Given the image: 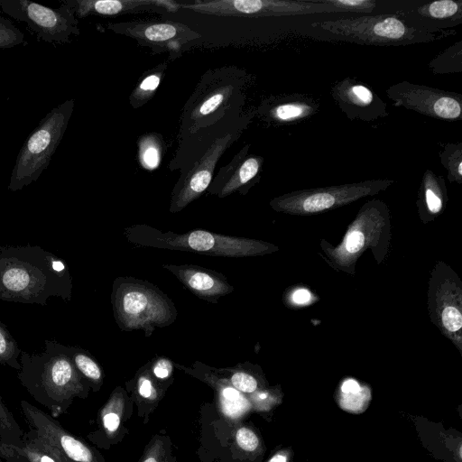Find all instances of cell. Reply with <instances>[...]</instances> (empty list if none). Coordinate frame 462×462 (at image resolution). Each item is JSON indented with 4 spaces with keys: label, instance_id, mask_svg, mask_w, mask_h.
<instances>
[{
    "label": "cell",
    "instance_id": "603a6c76",
    "mask_svg": "<svg viewBox=\"0 0 462 462\" xmlns=\"http://www.w3.org/2000/svg\"><path fill=\"white\" fill-rule=\"evenodd\" d=\"M22 350L7 328L0 322V365L20 370Z\"/></svg>",
    "mask_w": 462,
    "mask_h": 462
},
{
    "label": "cell",
    "instance_id": "d4e9b609",
    "mask_svg": "<svg viewBox=\"0 0 462 462\" xmlns=\"http://www.w3.org/2000/svg\"><path fill=\"white\" fill-rule=\"evenodd\" d=\"M23 42V33L10 20L0 16V49L13 48Z\"/></svg>",
    "mask_w": 462,
    "mask_h": 462
},
{
    "label": "cell",
    "instance_id": "484cf974",
    "mask_svg": "<svg viewBox=\"0 0 462 462\" xmlns=\"http://www.w3.org/2000/svg\"><path fill=\"white\" fill-rule=\"evenodd\" d=\"M338 96H340L342 100L346 99L347 103L359 106L370 105L374 98L371 90L359 84L342 88Z\"/></svg>",
    "mask_w": 462,
    "mask_h": 462
},
{
    "label": "cell",
    "instance_id": "3957f363",
    "mask_svg": "<svg viewBox=\"0 0 462 462\" xmlns=\"http://www.w3.org/2000/svg\"><path fill=\"white\" fill-rule=\"evenodd\" d=\"M20 365L21 384L54 418L65 413L75 397L88 394V385L75 368L68 346L45 340L40 354L22 350Z\"/></svg>",
    "mask_w": 462,
    "mask_h": 462
},
{
    "label": "cell",
    "instance_id": "9a60e30c",
    "mask_svg": "<svg viewBox=\"0 0 462 462\" xmlns=\"http://www.w3.org/2000/svg\"><path fill=\"white\" fill-rule=\"evenodd\" d=\"M77 18L89 15L116 17L144 13H174L179 3L172 0H63Z\"/></svg>",
    "mask_w": 462,
    "mask_h": 462
},
{
    "label": "cell",
    "instance_id": "277c9868",
    "mask_svg": "<svg viewBox=\"0 0 462 462\" xmlns=\"http://www.w3.org/2000/svg\"><path fill=\"white\" fill-rule=\"evenodd\" d=\"M126 241L138 247L194 252L212 256L248 257L277 250L272 244L245 237L217 234L202 229L177 234L146 224H134L123 229Z\"/></svg>",
    "mask_w": 462,
    "mask_h": 462
},
{
    "label": "cell",
    "instance_id": "8d00e7d4",
    "mask_svg": "<svg viewBox=\"0 0 462 462\" xmlns=\"http://www.w3.org/2000/svg\"><path fill=\"white\" fill-rule=\"evenodd\" d=\"M341 390L345 394L354 395L360 393L361 387L356 381L348 379L344 382Z\"/></svg>",
    "mask_w": 462,
    "mask_h": 462
},
{
    "label": "cell",
    "instance_id": "83f0119b",
    "mask_svg": "<svg viewBox=\"0 0 462 462\" xmlns=\"http://www.w3.org/2000/svg\"><path fill=\"white\" fill-rule=\"evenodd\" d=\"M229 382L234 388L243 393H253L258 386V382L253 374L238 368H234Z\"/></svg>",
    "mask_w": 462,
    "mask_h": 462
},
{
    "label": "cell",
    "instance_id": "d590c367",
    "mask_svg": "<svg viewBox=\"0 0 462 462\" xmlns=\"http://www.w3.org/2000/svg\"><path fill=\"white\" fill-rule=\"evenodd\" d=\"M223 402H236L242 399L241 393L238 390L231 386H226L221 392Z\"/></svg>",
    "mask_w": 462,
    "mask_h": 462
},
{
    "label": "cell",
    "instance_id": "ab89813d",
    "mask_svg": "<svg viewBox=\"0 0 462 462\" xmlns=\"http://www.w3.org/2000/svg\"><path fill=\"white\" fill-rule=\"evenodd\" d=\"M269 462H287V457L285 455L277 454L273 456Z\"/></svg>",
    "mask_w": 462,
    "mask_h": 462
},
{
    "label": "cell",
    "instance_id": "5b68a950",
    "mask_svg": "<svg viewBox=\"0 0 462 462\" xmlns=\"http://www.w3.org/2000/svg\"><path fill=\"white\" fill-rule=\"evenodd\" d=\"M114 319L122 331L143 330L151 337L156 328L171 325L178 310L171 299L153 283L130 276L116 277L112 283Z\"/></svg>",
    "mask_w": 462,
    "mask_h": 462
},
{
    "label": "cell",
    "instance_id": "e0dca14e",
    "mask_svg": "<svg viewBox=\"0 0 462 462\" xmlns=\"http://www.w3.org/2000/svg\"><path fill=\"white\" fill-rule=\"evenodd\" d=\"M0 453L5 462H64L58 450L32 428L23 432L18 447L0 442Z\"/></svg>",
    "mask_w": 462,
    "mask_h": 462
},
{
    "label": "cell",
    "instance_id": "7a4b0ae2",
    "mask_svg": "<svg viewBox=\"0 0 462 462\" xmlns=\"http://www.w3.org/2000/svg\"><path fill=\"white\" fill-rule=\"evenodd\" d=\"M67 263L37 245L0 247V300L47 305L51 297L72 298Z\"/></svg>",
    "mask_w": 462,
    "mask_h": 462
},
{
    "label": "cell",
    "instance_id": "f1b7e54d",
    "mask_svg": "<svg viewBox=\"0 0 462 462\" xmlns=\"http://www.w3.org/2000/svg\"><path fill=\"white\" fill-rule=\"evenodd\" d=\"M331 5L344 12H372L375 6V2L372 0H321Z\"/></svg>",
    "mask_w": 462,
    "mask_h": 462
},
{
    "label": "cell",
    "instance_id": "2e32d148",
    "mask_svg": "<svg viewBox=\"0 0 462 462\" xmlns=\"http://www.w3.org/2000/svg\"><path fill=\"white\" fill-rule=\"evenodd\" d=\"M162 268L172 273L189 291L209 303H217L235 290L226 277L215 270L188 263H163Z\"/></svg>",
    "mask_w": 462,
    "mask_h": 462
},
{
    "label": "cell",
    "instance_id": "8992f818",
    "mask_svg": "<svg viewBox=\"0 0 462 462\" xmlns=\"http://www.w3.org/2000/svg\"><path fill=\"white\" fill-rule=\"evenodd\" d=\"M74 98L52 108L23 143L12 170L8 190L17 191L36 181L49 166L74 110Z\"/></svg>",
    "mask_w": 462,
    "mask_h": 462
},
{
    "label": "cell",
    "instance_id": "4fadbf2b",
    "mask_svg": "<svg viewBox=\"0 0 462 462\" xmlns=\"http://www.w3.org/2000/svg\"><path fill=\"white\" fill-rule=\"evenodd\" d=\"M398 106L420 114L447 120L461 116V102L455 95L425 86L402 82L387 90Z\"/></svg>",
    "mask_w": 462,
    "mask_h": 462
},
{
    "label": "cell",
    "instance_id": "9c48e42d",
    "mask_svg": "<svg viewBox=\"0 0 462 462\" xmlns=\"http://www.w3.org/2000/svg\"><path fill=\"white\" fill-rule=\"evenodd\" d=\"M393 183L389 180H373L358 183L345 184L295 191L271 200L276 211L291 214H311L356 200L374 194Z\"/></svg>",
    "mask_w": 462,
    "mask_h": 462
},
{
    "label": "cell",
    "instance_id": "7c38bea8",
    "mask_svg": "<svg viewBox=\"0 0 462 462\" xmlns=\"http://www.w3.org/2000/svg\"><path fill=\"white\" fill-rule=\"evenodd\" d=\"M20 408L30 428L52 445L64 462H98L92 448L68 431L54 417L26 401L20 402Z\"/></svg>",
    "mask_w": 462,
    "mask_h": 462
},
{
    "label": "cell",
    "instance_id": "ffe728a7",
    "mask_svg": "<svg viewBox=\"0 0 462 462\" xmlns=\"http://www.w3.org/2000/svg\"><path fill=\"white\" fill-rule=\"evenodd\" d=\"M71 361L88 386H98L103 380V371L95 358L85 349L69 346Z\"/></svg>",
    "mask_w": 462,
    "mask_h": 462
},
{
    "label": "cell",
    "instance_id": "4dcf8cb0",
    "mask_svg": "<svg viewBox=\"0 0 462 462\" xmlns=\"http://www.w3.org/2000/svg\"><path fill=\"white\" fill-rule=\"evenodd\" d=\"M238 446L245 451H254L259 445L257 436L247 428H240L236 434Z\"/></svg>",
    "mask_w": 462,
    "mask_h": 462
},
{
    "label": "cell",
    "instance_id": "cb8c5ba5",
    "mask_svg": "<svg viewBox=\"0 0 462 462\" xmlns=\"http://www.w3.org/2000/svg\"><path fill=\"white\" fill-rule=\"evenodd\" d=\"M461 2L453 0H438L420 6L417 13L420 16L433 19H448L461 13Z\"/></svg>",
    "mask_w": 462,
    "mask_h": 462
},
{
    "label": "cell",
    "instance_id": "e575fe53",
    "mask_svg": "<svg viewBox=\"0 0 462 462\" xmlns=\"http://www.w3.org/2000/svg\"><path fill=\"white\" fill-rule=\"evenodd\" d=\"M102 421L108 432H115L119 427L120 417L116 412L108 411L103 415Z\"/></svg>",
    "mask_w": 462,
    "mask_h": 462
},
{
    "label": "cell",
    "instance_id": "6da1fadb",
    "mask_svg": "<svg viewBox=\"0 0 462 462\" xmlns=\"http://www.w3.org/2000/svg\"><path fill=\"white\" fill-rule=\"evenodd\" d=\"M247 76L236 66L205 72L183 106L178 134L179 146L169 164L180 174L198 161L218 138L247 126L250 115L243 113Z\"/></svg>",
    "mask_w": 462,
    "mask_h": 462
},
{
    "label": "cell",
    "instance_id": "30bf717a",
    "mask_svg": "<svg viewBox=\"0 0 462 462\" xmlns=\"http://www.w3.org/2000/svg\"><path fill=\"white\" fill-rule=\"evenodd\" d=\"M106 27L156 54L168 53L171 60L180 58L191 42L201 37L187 24L173 21L136 20L110 23Z\"/></svg>",
    "mask_w": 462,
    "mask_h": 462
},
{
    "label": "cell",
    "instance_id": "5bb4252c",
    "mask_svg": "<svg viewBox=\"0 0 462 462\" xmlns=\"http://www.w3.org/2000/svg\"><path fill=\"white\" fill-rule=\"evenodd\" d=\"M249 149L250 144H245L219 169L207 189L209 195L224 199L235 192L247 193L258 179L263 162L261 156L249 153Z\"/></svg>",
    "mask_w": 462,
    "mask_h": 462
},
{
    "label": "cell",
    "instance_id": "44dd1931",
    "mask_svg": "<svg viewBox=\"0 0 462 462\" xmlns=\"http://www.w3.org/2000/svg\"><path fill=\"white\" fill-rule=\"evenodd\" d=\"M311 107L303 103L289 102L278 104L270 107L262 106L260 114L264 118L277 123L291 122L305 116H309Z\"/></svg>",
    "mask_w": 462,
    "mask_h": 462
},
{
    "label": "cell",
    "instance_id": "1f68e13d",
    "mask_svg": "<svg viewBox=\"0 0 462 462\" xmlns=\"http://www.w3.org/2000/svg\"><path fill=\"white\" fill-rule=\"evenodd\" d=\"M172 362L165 356L155 357L152 361V374L158 379L163 380L169 378L172 374Z\"/></svg>",
    "mask_w": 462,
    "mask_h": 462
},
{
    "label": "cell",
    "instance_id": "7402d4cb",
    "mask_svg": "<svg viewBox=\"0 0 462 462\" xmlns=\"http://www.w3.org/2000/svg\"><path fill=\"white\" fill-rule=\"evenodd\" d=\"M23 430L0 395V442L18 447L23 442Z\"/></svg>",
    "mask_w": 462,
    "mask_h": 462
},
{
    "label": "cell",
    "instance_id": "d6a6232c",
    "mask_svg": "<svg viewBox=\"0 0 462 462\" xmlns=\"http://www.w3.org/2000/svg\"><path fill=\"white\" fill-rule=\"evenodd\" d=\"M365 244V237L364 233L358 229H353L346 236L344 249L346 253L356 254L364 247Z\"/></svg>",
    "mask_w": 462,
    "mask_h": 462
},
{
    "label": "cell",
    "instance_id": "f35d334b",
    "mask_svg": "<svg viewBox=\"0 0 462 462\" xmlns=\"http://www.w3.org/2000/svg\"><path fill=\"white\" fill-rule=\"evenodd\" d=\"M161 451L162 448L158 445H154V447L151 449L150 454L145 457L143 462H161V459H162Z\"/></svg>",
    "mask_w": 462,
    "mask_h": 462
},
{
    "label": "cell",
    "instance_id": "ba28073f",
    "mask_svg": "<svg viewBox=\"0 0 462 462\" xmlns=\"http://www.w3.org/2000/svg\"><path fill=\"white\" fill-rule=\"evenodd\" d=\"M60 3L53 8L29 0H0V7L14 20L25 23L39 40L64 44L80 32L73 11L63 0Z\"/></svg>",
    "mask_w": 462,
    "mask_h": 462
},
{
    "label": "cell",
    "instance_id": "836d02e7",
    "mask_svg": "<svg viewBox=\"0 0 462 462\" xmlns=\"http://www.w3.org/2000/svg\"><path fill=\"white\" fill-rule=\"evenodd\" d=\"M139 394L143 398H150L155 393L152 378L149 373H142L137 379Z\"/></svg>",
    "mask_w": 462,
    "mask_h": 462
},
{
    "label": "cell",
    "instance_id": "f546056e",
    "mask_svg": "<svg viewBox=\"0 0 462 462\" xmlns=\"http://www.w3.org/2000/svg\"><path fill=\"white\" fill-rule=\"evenodd\" d=\"M441 322L448 332L456 333L462 327L461 312L455 306H447L441 312Z\"/></svg>",
    "mask_w": 462,
    "mask_h": 462
},
{
    "label": "cell",
    "instance_id": "d6986e66",
    "mask_svg": "<svg viewBox=\"0 0 462 462\" xmlns=\"http://www.w3.org/2000/svg\"><path fill=\"white\" fill-rule=\"evenodd\" d=\"M165 146L162 136L157 133L140 136L137 143L140 165L147 171L158 168L165 152Z\"/></svg>",
    "mask_w": 462,
    "mask_h": 462
},
{
    "label": "cell",
    "instance_id": "60d3db41",
    "mask_svg": "<svg viewBox=\"0 0 462 462\" xmlns=\"http://www.w3.org/2000/svg\"><path fill=\"white\" fill-rule=\"evenodd\" d=\"M0 462H3V458L1 457V453H0Z\"/></svg>",
    "mask_w": 462,
    "mask_h": 462
},
{
    "label": "cell",
    "instance_id": "8fae6325",
    "mask_svg": "<svg viewBox=\"0 0 462 462\" xmlns=\"http://www.w3.org/2000/svg\"><path fill=\"white\" fill-rule=\"evenodd\" d=\"M245 128L238 127L217 139L198 161L180 175L171 194L170 213L180 212L207 191L218 161Z\"/></svg>",
    "mask_w": 462,
    "mask_h": 462
},
{
    "label": "cell",
    "instance_id": "74e56055",
    "mask_svg": "<svg viewBox=\"0 0 462 462\" xmlns=\"http://www.w3.org/2000/svg\"><path fill=\"white\" fill-rule=\"evenodd\" d=\"M310 298L311 295L310 291L305 289L297 290L292 295V300L298 304L306 303L310 300Z\"/></svg>",
    "mask_w": 462,
    "mask_h": 462
},
{
    "label": "cell",
    "instance_id": "52a82bcc",
    "mask_svg": "<svg viewBox=\"0 0 462 462\" xmlns=\"http://www.w3.org/2000/svg\"><path fill=\"white\" fill-rule=\"evenodd\" d=\"M311 26L340 40L368 45L411 44L430 42L438 36L432 32L410 26L395 16L340 18L314 23Z\"/></svg>",
    "mask_w": 462,
    "mask_h": 462
},
{
    "label": "cell",
    "instance_id": "4316f807",
    "mask_svg": "<svg viewBox=\"0 0 462 462\" xmlns=\"http://www.w3.org/2000/svg\"><path fill=\"white\" fill-rule=\"evenodd\" d=\"M423 184L428 208L432 213L439 212L442 208V199L439 196L436 177L430 171L424 174Z\"/></svg>",
    "mask_w": 462,
    "mask_h": 462
},
{
    "label": "cell",
    "instance_id": "ac0fdd59",
    "mask_svg": "<svg viewBox=\"0 0 462 462\" xmlns=\"http://www.w3.org/2000/svg\"><path fill=\"white\" fill-rule=\"evenodd\" d=\"M167 68L168 63L162 62L142 74L128 97L134 109L143 106L153 97Z\"/></svg>",
    "mask_w": 462,
    "mask_h": 462
}]
</instances>
